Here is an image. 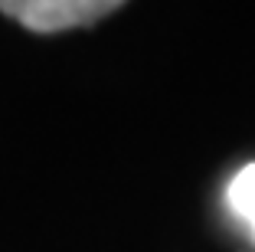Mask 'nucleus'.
Here are the masks:
<instances>
[{
  "label": "nucleus",
  "mask_w": 255,
  "mask_h": 252,
  "mask_svg": "<svg viewBox=\"0 0 255 252\" xmlns=\"http://www.w3.org/2000/svg\"><path fill=\"white\" fill-rule=\"evenodd\" d=\"M226 203L233 210V216L249 230V236L255 239V164L242 167L229 187H226Z\"/></svg>",
  "instance_id": "nucleus-2"
},
{
  "label": "nucleus",
  "mask_w": 255,
  "mask_h": 252,
  "mask_svg": "<svg viewBox=\"0 0 255 252\" xmlns=\"http://www.w3.org/2000/svg\"><path fill=\"white\" fill-rule=\"evenodd\" d=\"M115 10H121L118 0H0V13H7L33 33L89 26Z\"/></svg>",
  "instance_id": "nucleus-1"
}]
</instances>
